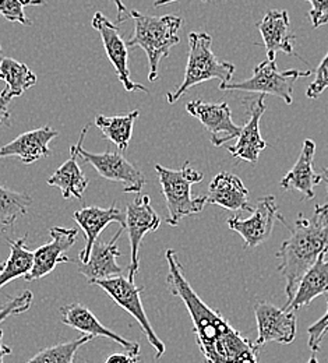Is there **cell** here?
I'll return each instance as SVG.
<instances>
[{"mask_svg": "<svg viewBox=\"0 0 328 363\" xmlns=\"http://www.w3.org/2000/svg\"><path fill=\"white\" fill-rule=\"evenodd\" d=\"M328 89V52L324 56V59L322 60V63L319 65L317 70H316V76L315 80L309 84L307 91H306V96L309 99H316L319 98L324 91Z\"/></svg>", "mask_w": 328, "mask_h": 363, "instance_id": "32", "label": "cell"}, {"mask_svg": "<svg viewBox=\"0 0 328 363\" xmlns=\"http://www.w3.org/2000/svg\"><path fill=\"white\" fill-rule=\"evenodd\" d=\"M57 136L59 132L52 129L49 125L35 130L26 132L16 137L13 141L0 147V160L17 157L26 165H30L41 158L52 155L49 143Z\"/></svg>", "mask_w": 328, "mask_h": 363, "instance_id": "19", "label": "cell"}, {"mask_svg": "<svg viewBox=\"0 0 328 363\" xmlns=\"http://www.w3.org/2000/svg\"><path fill=\"white\" fill-rule=\"evenodd\" d=\"M73 218L79 224V227L84 230V236H86V246L79 255V260L81 263L89 262L93 246L105 228L112 223L120 224L122 228L126 225V213L120 211L115 203L108 208H99L94 206L83 207L81 210H77L73 214Z\"/></svg>", "mask_w": 328, "mask_h": 363, "instance_id": "17", "label": "cell"}, {"mask_svg": "<svg viewBox=\"0 0 328 363\" xmlns=\"http://www.w3.org/2000/svg\"><path fill=\"white\" fill-rule=\"evenodd\" d=\"M45 0H0V16L10 23L31 26L33 21L26 16L27 6H43Z\"/></svg>", "mask_w": 328, "mask_h": 363, "instance_id": "30", "label": "cell"}, {"mask_svg": "<svg viewBox=\"0 0 328 363\" xmlns=\"http://www.w3.org/2000/svg\"><path fill=\"white\" fill-rule=\"evenodd\" d=\"M123 230L125 228H120L109 242H95L87 263H81L79 259H72V263L77 264V270L86 277L90 285H93L96 279L112 278L123 274V267L116 262V259L120 256L116 243Z\"/></svg>", "mask_w": 328, "mask_h": 363, "instance_id": "18", "label": "cell"}, {"mask_svg": "<svg viewBox=\"0 0 328 363\" xmlns=\"http://www.w3.org/2000/svg\"><path fill=\"white\" fill-rule=\"evenodd\" d=\"M316 152V144L312 140H305L298 161L292 169L281 179L283 190H296L302 194V199L312 200L316 196V187L323 182L324 175L315 172L313 160Z\"/></svg>", "mask_w": 328, "mask_h": 363, "instance_id": "20", "label": "cell"}, {"mask_svg": "<svg viewBox=\"0 0 328 363\" xmlns=\"http://www.w3.org/2000/svg\"><path fill=\"white\" fill-rule=\"evenodd\" d=\"M174 1H178V0H155V1H154V7H159V6H164V4H169V3H174ZM201 1H208V0H201Z\"/></svg>", "mask_w": 328, "mask_h": 363, "instance_id": "39", "label": "cell"}, {"mask_svg": "<svg viewBox=\"0 0 328 363\" xmlns=\"http://www.w3.org/2000/svg\"><path fill=\"white\" fill-rule=\"evenodd\" d=\"M52 240L38 247L34 252V266L24 279L27 282L41 279L56 269L57 264L72 263V259L64 256L67 250L73 247L77 238L76 228L53 227L49 230Z\"/></svg>", "mask_w": 328, "mask_h": 363, "instance_id": "14", "label": "cell"}, {"mask_svg": "<svg viewBox=\"0 0 328 363\" xmlns=\"http://www.w3.org/2000/svg\"><path fill=\"white\" fill-rule=\"evenodd\" d=\"M166 285L186 306L197 347L205 363H259V347L243 337L218 311L211 309L193 289L174 249L165 253Z\"/></svg>", "mask_w": 328, "mask_h": 363, "instance_id": "1", "label": "cell"}, {"mask_svg": "<svg viewBox=\"0 0 328 363\" xmlns=\"http://www.w3.org/2000/svg\"><path fill=\"white\" fill-rule=\"evenodd\" d=\"M33 301H34L33 292L31 291H23L20 295H17L14 299L7 302L0 309V324L6 318L17 316V315H21V313L30 311V308L33 305Z\"/></svg>", "mask_w": 328, "mask_h": 363, "instance_id": "31", "label": "cell"}, {"mask_svg": "<svg viewBox=\"0 0 328 363\" xmlns=\"http://www.w3.org/2000/svg\"><path fill=\"white\" fill-rule=\"evenodd\" d=\"M33 204V197L24 191H14L0 184V224L10 227L26 216Z\"/></svg>", "mask_w": 328, "mask_h": 363, "instance_id": "28", "label": "cell"}, {"mask_svg": "<svg viewBox=\"0 0 328 363\" xmlns=\"http://www.w3.org/2000/svg\"><path fill=\"white\" fill-rule=\"evenodd\" d=\"M161 225V218L155 213V210L151 206V199L148 194H144L137 197L135 201L129 203L126 207V225L125 230H128L129 240H130V266H129V281L135 282V278L139 272L140 266L141 242L144 236L149 232H155Z\"/></svg>", "mask_w": 328, "mask_h": 363, "instance_id": "9", "label": "cell"}, {"mask_svg": "<svg viewBox=\"0 0 328 363\" xmlns=\"http://www.w3.org/2000/svg\"><path fill=\"white\" fill-rule=\"evenodd\" d=\"M266 95H260L253 104L249 106V121L242 128L240 135L237 136V141L234 145H228V152L237 160L256 164L259 161L260 152L267 147V143L261 138L260 135V121L264 115L267 105H266Z\"/></svg>", "mask_w": 328, "mask_h": 363, "instance_id": "16", "label": "cell"}, {"mask_svg": "<svg viewBox=\"0 0 328 363\" xmlns=\"http://www.w3.org/2000/svg\"><path fill=\"white\" fill-rule=\"evenodd\" d=\"M130 18L135 20V34L126 43L128 48H141L148 57L151 83L159 77L158 67L164 57L169 56L171 49L179 44L181 38L178 31L181 30L183 20L178 16H144L137 10L130 11Z\"/></svg>", "mask_w": 328, "mask_h": 363, "instance_id": "3", "label": "cell"}, {"mask_svg": "<svg viewBox=\"0 0 328 363\" xmlns=\"http://www.w3.org/2000/svg\"><path fill=\"white\" fill-rule=\"evenodd\" d=\"M165 204L168 210L166 224L176 227L188 216L198 214L207 204L205 196L191 197V186L203 181L204 175L186 162L181 169H169L155 165Z\"/></svg>", "mask_w": 328, "mask_h": 363, "instance_id": "5", "label": "cell"}, {"mask_svg": "<svg viewBox=\"0 0 328 363\" xmlns=\"http://www.w3.org/2000/svg\"><path fill=\"white\" fill-rule=\"evenodd\" d=\"M93 28L96 30L101 35L102 44L105 48L106 56L112 66L116 70L119 82L123 84V89L129 92L132 91H142L148 92V90L139 83H135L130 79V69H129V48L123 38L120 37L119 28L101 11H96L91 21Z\"/></svg>", "mask_w": 328, "mask_h": 363, "instance_id": "12", "label": "cell"}, {"mask_svg": "<svg viewBox=\"0 0 328 363\" xmlns=\"http://www.w3.org/2000/svg\"><path fill=\"white\" fill-rule=\"evenodd\" d=\"M11 96L7 94L6 89L0 91V125H10V111H9V105L11 102Z\"/></svg>", "mask_w": 328, "mask_h": 363, "instance_id": "35", "label": "cell"}, {"mask_svg": "<svg viewBox=\"0 0 328 363\" xmlns=\"http://www.w3.org/2000/svg\"><path fill=\"white\" fill-rule=\"evenodd\" d=\"M7 242L10 245V256L0 272V289L6 284L17 278H21V277L24 278L33 270V266H34V252L28 250L26 246L27 235L16 240H7Z\"/></svg>", "mask_w": 328, "mask_h": 363, "instance_id": "26", "label": "cell"}, {"mask_svg": "<svg viewBox=\"0 0 328 363\" xmlns=\"http://www.w3.org/2000/svg\"><path fill=\"white\" fill-rule=\"evenodd\" d=\"M324 179H326V181L328 182V171H327V172H326V174H324ZM327 190H328V187H327Z\"/></svg>", "mask_w": 328, "mask_h": 363, "instance_id": "43", "label": "cell"}, {"mask_svg": "<svg viewBox=\"0 0 328 363\" xmlns=\"http://www.w3.org/2000/svg\"><path fill=\"white\" fill-rule=\"evenodd\" d=\"M93 285L101 286L112 298V301H115L116 305H119L123 311H126L140 324L141 330L145 334L148 342L155 350V358L159 359L165 354V344L159 340V337L154 331L148 316L144 311V306L141 302V292L144 288L137 286L133 281H129V278L122 275L105 278V279H96L93 282Z\"/></svg>", "mask_w": 328, "mask_h": 363, "instance_id": "8", "label": "cell"}, {"mask_svg": "<svg viewBox=\"0 0 328 363\" xmlns=\"http://www.w3.org/2000/svg\"><path fill=\"white\" fill-rule=\"evenodd\" d=\"M4 56H3V50H1V46H0V62H1V59H3Z\"/></svg>", "mask_w": 328, "mask_h": 363, "instance_id": "42", "label": "cell"}, {"mask_svg": "<svg viewBox=\"0 0 328 363\" xmlns=\"http://www.w3.org/2000/svg\"><path fill=\"white\" fill-rule=\"evenodd\" d=\"M306 363H320L319 362V361H317V358H316V354H313V355H312V358H310V359H309V361H307V362Z\"/></svg>", "mask_w": 328, "mask_h": 363, "instance_id": "40", "label": "cell"}, {"mask_svg": "<svg viewBox=\"0 0 328 363\" xmlns=\"http://www.w3.org/2000/svg\"><path fill=\"white\" fill-rule=\"evenodd\" d=\"M0 80L6 83L7 94L11 98H17L37 84V74L26 63L3 57L0 62Z\"/></svg>", "mask_w": 328, "mask_h": 363, "instance_id": "27", "label": "cell"}, {"mask_svg": "<svg viewBox=\"0 0 328 363\" xmlns=\"http://www.w3.org/2000/svg\"><path fill=\"white\" fill-rule=\"evenodd\" d=\"M257 28L263 37L268 60H276L278 52L286 55L293 53L296 37L290 31V20L286 10H270L257 23Z\"/></svg>", "mask_w": 328, "mask_h": 363, "instance_id": "21", "label": "cell"}, {"mask_svg": "<svg viewBox=\"0 0 328 363\" xmlns=\"http://www.w3.org/2000/svg\"><path fill=\"white\" fill-rule=\"evenodd\" d=\"M213 37L207 33L188 34V55L185 79L182 84L166 94L169 104H175L194 86L214 79L221 80V84L231 83L234 73V66L230 62L220 60L211 49Z\"/></svg>", "mask_w": 328, "mask_h": 363, "instance_id": "4", "label": "cell"}, {"mask_svg": "<svg viewBox=\"0 0 328 363\" xmlns=\"http://www.w3.org/2000/svg\"><path fill=\"white\" fill-rule=\"evenodd\" d=\"M328 306V298H327ZM328 331V308L326 315L320 320H317L315 324H312L307 330L309 334V348L312 350L313 354H317L322 348V342L324 340V335Z\"/></svg>", "mask_w": 328, "mask_h": 363, "instance_id": "33", "label": "cell"}, {"mask_svg": "<svg viewBox=\"0 0 328 363\" xmlns=\"http://www.w3.org/2000/svg\"><path fill=\"white\" fill-rule=\"evenodd\" d=\"M140 359V357L137 355H133L130 352L128 354H123V352H116V354H112L106 358V361L103 363H137Z\"/></svg>", "mask_w": 328, "mask_h": 363, "instance_id": "36", "label": "cell"}, {"mask_svg": "<svg viewBox=\"0 0 328 363\" xmlns=\"http://www.w3.org/2000/svg\"><path fill=\"white\" fill-rule=\"evenodd\" d=\"M90 129V125H86L80 133L77 145L79 158L90 164L96 174L108 181L119 182L123 184L125 193H140L145 186V177L140 169L128 161L120 152L105 151V152H90L83 148V141Z\"/></svg>", "mask_w": 328, "mask_h": 363, "instance_id": "7", "label": "cell"}, {"mask_svg": "<svg viewBox=\"0 0 328 363\" xmlns=\"http://www.w3.org/2000/svg\"><path fill=\"white\" fill-rule=\"evenodd\" d=\"M186 111L210 132L214 147H221L240 135L242 128L234 125L232 111L227 102L210 104L196 99L188 102Z\"/></svg>", "mask_w": 328, "mask_h": 363, "instance_id": "13", "label": "cell"}, {"mask_svg": "<svg viewBox=\"0 0 328 363\" xmlns=\"http://www.w3.org/2000/svg\"><path fill=\"white\" fill-rule=\"evenodd\" d=\"M60 320L63 324H66L86 335H91L93 338H96V337L109 338V340L118 342L128 352L140 357L139 342L129 341V340L123 338L122 335L113 333L103 324H101V321L95 318L94 313L80 302H74V303L63 306L60 309Z\"/></svg>", "mask_w": 328, "mask_h": 363, "instance_id": "15", "label": "cell"}, {"mask_svg": "<svg viewBox=\"0 0 328 363\" xmlns=\"http://www.w3.org/2000/svg\"><path fill=\"white\" fill-rule=\"evenodd\" d=\"M3 267H4V263H0V272L3 270Z\"/></svg>", "mask_w": 328, "mask_h": 363, "instance_id": "44", "label": "cell"}, {"mask_svg": "<svg viewBox=\"0 0 328 363\" xmlns=\"http://www.w3.org/2000/svg\"><path fill=\"white\" fill-rule=\"evenodd\" d=\"M111 3H113L118 9V23H123L128 18H130V11L128 10V7L125 6V3L122 0H109Z\"/></svg>", "mask_w": 328, "mask_h": 363, "instance_id": "37", "label": "cell"}, {"mask_svg": "<svg viewBox=\"0 0 328 363\" xmlns=\"http://www.w3.org/2000/svg\"><path fill=\"white\" fill-rule=\"evenodd\" d=\"M207 204H217L230 211H253L249 200V190L239 177L221 172L208 186Z\"/></svg>", "mask_w": 328, "mask_h": 363, "instance_id": "22", "label": "cell"}, {"mask_svg": "<svg viewBox=\"0 0 328 363\" xmlns=\"http://www.w3.org/2000/svg\"><path fill=\"white\" fill-rule=\"evenodd\" d=\"M3 334H4V333H3V330L0 328V363H3L4 358L13 352L11 347L3 344Z\"/></svg>", "mask_w": 328, "mask_h": 363, "instance_id": "38", "label": "cell"}, {"mask_svg": "<svg viewBox=\"0 0 328 363\" xmlns=\"http://www.w3.org/2000/svg\"><path fill=\"white\" fill-rule=\"evenodd\" d=\"M91 340H93L91 335L84 334L83 337L76 338L73 341L47 347L26 363H74L77 351Z\"/></svg>", "mask_w": 328, "mask_h": 363, "instance_id": "29", "label": "cell"}, {"mask_svg": "<svg viewBox=\"0 0 328 363\" xmlns=\"http://www.w3.org/2000/svg\"><path fill=\"white\" fill-rule=\"evenodd\" d=\"M328 23V14L327 16H326V17H324V18H323V20H322V21H320V26H323V24H327Z\"/></svg>", "mask_w": 328, "mask_h": 363, "instance_id": "41", "label": "cell"}, {"mask_svg": "<svg viewBox=\"0 0 328 363\" xmlns=\"http://www.w3.org/2000/svg\"><path fill=\"white\" fill-rule=\"evenodd\" d=\"M278 220L289 228L290 235L282 242L277 253L278 270L285 279L286 305L290 303L302 275L322 255H328V203L317 204L312 218H299L289 225L281 214ZM285 305V306H286Z\"/></svg>", "mask_w": 328, "mask_h": 363, "instance_id": "2", "label": "cell"}, {"mask_svg": "<svg viewBox=\"0 0 328 363\" xmlns=\"http://www.w3.org/2000/svg\"><path fill=\"white\" fill-rule=\"evenodd\" d=\"M140 111L135 109L128 115L122 116H103L96 115L95 126L101 130L103 138L118 147L119 151H126L133 136V129Z\"/></svg>", "mask_w": 328, "mask_h": 363, "instance_id": "25", "label": "cell"}, {"mask_svg": "<svg viewBox=\"0 0 328 363\" xmlns=\"http://www.w3.org/2000/svg\"><path fill=\"white\" fill-rule=\"evenodd\" d=\"M312 4V10L309 13L313 28L320 27V21L328 14V0H306Z\"/></svg>", "mask_w": 328, "mask_h": 363, "instance_id": "34", "label": "cell"}, {"mask_svg": "<svg viewBox=\"0 0 328 363\" xmlns=\"http://www.w3.org/2000/svg\"><path fill=\"white\" fill-rule=\"evenodd\" d=\"M328 292V255H322L307 269L298 284L293 299L283 309L296 312L309 306L317 296Z\"/></svg>", "mask_w": 328, "mask_h": 363, "instance_id": "23", "label": "cell"}, {"mask_svg": "<svg viewBox=\"0 0 328 363\" xmlns=\"http://www.w3.org/2000/svg\"><path fill=\"white\" fill-rule=\"evenodd\" d=\"M79 152L77 145L70 147V158L63 162L52 177H49L47 183L49 186L59 187L62 190L63 199L69 200L70 197H76L79 200H83V194L87 190L90 182L84 172L81 171L80 165L77 164Z\"/></svg>", "mask_w": 328, "mask_h": 363, "instance_id": "24", "label": "cell"}, {"mask_svg": "<svg viewBox=\"0 0 328 363\" xmlns=\"http://www.w3.org/2000/svg\"><path fill=\"white\" fill-rule=\"evenodd\" d=\"M278 216L280 210L276 203V197L264 196L259 199L257 207L251 211V216L247 220L232 217L227 224L230 229L243 238L244 249H254L271 236Z\"/></svg>", "mask_w": 328, "mask_h": 363, "instance_id": "10", "label": "cell"}, {"mask_svg": "<svg viewBox=\"0 0 328 363\" xmlns=\"http://www.w3.org/2000/svg\"><path fill=\"white\" fill-rule=\"evenodd\" d=\"M257 323L256 347H264L268 342L290 344L296 337V313L277 308L268 302H259L254 306Z\"/></svg>", "mask_w": 328, "mask_h": 363, "instance_id": "11", "label": "cell"}, {"mask_svg": "<svg viewBox=\"0 0 328 363\" xmlns=\"http://www.w3.org/2000/svg\"><path fill=\"white\" fill-rule=\"evenodd\" d=\"M312 74V70H285L280 72L276 60H264L254 67L253 76L239 83L220 84L221 91H247L257 92L260 95H276L281 98L286 105L293 102L292 92L295 83Z\"/></svg>", "mask_w": 328, "mask_h": 363, "instance_id": "6", "label": "cell"}]
</instances>
